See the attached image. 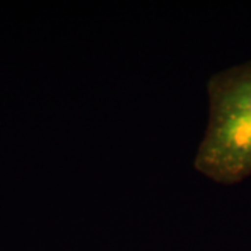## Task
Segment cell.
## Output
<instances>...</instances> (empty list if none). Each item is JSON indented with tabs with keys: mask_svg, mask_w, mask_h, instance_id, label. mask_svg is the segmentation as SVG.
<instances>
[{
	"mask_svg": "<svg viewBox=\"0 0 251 251\" xmlns=\"http://www.w3.org/2000/svg\"><path fill=\"white\" fill-rule=\"evenodd\" d=\"M208 123L194 168L219 184L251 176V62L214 74L206 85Z\"/></svg>",
	"mask_w": 251,
	"mask_h": 251,
	"instance_id": "obj_1",
	"label": "cell"
}]
</instances>
